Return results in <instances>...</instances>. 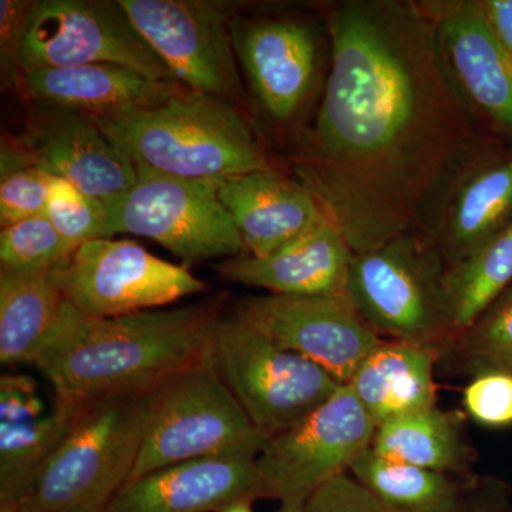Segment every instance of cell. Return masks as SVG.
<instances>
[{
  "label": "cell",
  "mask_w": 512,
  "mask_h": 512,
  "mask_svg": "<svg viewBox=\"0 0 512 512\" xmlns=\"http://www.w3.org/2000/svg\"><path fill=\"white\" fill-rule=\"evenodd\" d=\"M328 29L332 67L296 181L363 254L423 232L477 137L419 3L349 0Z\"/></svg>",
  "instance_id": "6da1fadb"
},
{
  "label": "cell",
  "mask_w": 512,
  "mask_h": 512,
  "mask_svg": "<svg viewBox=\"0 0 512 512\" xmlns=\"http://www.w3.org/2000/svg\"><path fill=\"white\" fill-rule=\"evenodd\" d=\"M221 318L218 302L94 318L66 301L33 366L73 402L150 392L210 359Z\"/></svg>",
  "instance_id": "7a4b0ae2"
},
{
  "label": "cell",
  "mask_w": 512,
  "mask_h": 512,
  "mask_svg": "<svg viewBox=\"0 0 512 512\" xmlns=\"http://www.w3.org/2000/svg\"><path fill=\"white\" fill-rule=\"evenodd\" d=\"M136 167L185 180L272 168L234 104L185 89L151 109L96 121Z\"/></svg>",
  "instance_id": "3957f363"
},
{
  "label": "cell",
  "mask_w": 512,
  "mask_h": 512,
  "mask_svg": "<svg viewBox=\"0 0 512 512\" xmlns=\"http://www.w3.org/2000/svg\"><path fill=\"white\" fill-rule=\"evenodd\" d=\"M150 392L83 404L22 503L0 512H100L127 484L150 413Z\"/></svg>",
  "instance_id": "277c9868"
},
{
  "label": "cell",
  "mask_w": 512,
  "mask_h": 512,
  "mask_svg": "<svg viewBox=\"0 0 512 512\" xmlns=\"http://www.w3.org/2000/svg\"><path fill=\"white\" fill-rule=\"evenodd\" d=\"M266 444L211 356L151 390L146 433L127 483L198 458L258 457Z\"/></svg>",
  "instance_id": "5b68a950"
},
{
  "label": "cell",
  "mask_w": 512,
  "mask_h": 512,
  "mask_svg": "<svg viewBox=\"0 0 512 512\" xmlns=\"http://www.w3.org/2000/svg\"><path fill=\"white\" fill-rule=\"evenodd\" d=\"M443 256L424 232L353 255L345 299L377 335L430 346L451 330Z\"/></svg>",
  "instance_id": "8992f818"
},
{
  "label": "cell",
  "mask_w": 512,
  "mask_h": 512,
  "mask_svg": "<svg viewBox=\"0 0 512 512\" xmlns=\"http://www.w3.org/2000/svg\"><path fill=\"white\" fill-rule=\"evenodd\" d=\"M211 356L218 375L268 440L315 412L342 386L325 369L276 345L237 313L222 315Z\"/></svg>",
  "instance_id": "52a82bcc"
},
{
  "label": "cell",
  "mask_w": 512,
  "mask_h": 512,
  "mask_svg": "<svg viewBox=\"0 0 512 512\" xmlns=\"http://www.w3.org/2000/svg\"><path fill=\"white\" fill-rule=\"evenodd\" d=\"M12 56L22 73L117 64L160 82H177L131 25L119 2L39 0L23 13Z\"/></svg>",
  "instance_id": "ba28073f"
},
{
  "label": "cell",
  "mask_w": 512,
  "mask_h": 512,
  "mask_svg": "<svg viewBox=\"0 0 512 512\" xmlns=\"http://www.w3.org/2000/svg\"><path fill=\"white\" fill-rule=\"evenodd\" d=\"M137 181L109 208L111 237L153 239L185 262L245 251L244 239L220 200L221 180H185L137 167Z\"/></svg>",
  "instance_id": "9c48e42d"
},
{
  "label": "cell",
  "mask_w": 512,
  "mask_h": 512,
  "mask_svg": "<svg viewBox=\"0 0 512 512\" xmlns=\"http://www.w3.org/2000/svg\"><path fill=\"white\" fill-rule=\"evenodd\" d=\"M376 426L362 404L342 384L330 399L256 457L262 498L278 500L282 511H305L316 491L346 473L372 446Z\"/></svg>",
  "instance_id": "30bf717a"
},
{
  "label": "cell",
  "mask_w": 512,
  "mask_h": 512,
  "mask_svg": "<svg viewBox=\"0 0 512 512\" xmlns=\"http://www.w3.org/2000/svg\"><path fill=\"white\" fill-rule=\"evenodd\" d=\"M64 298L94 318L154 311L204 292L207 285L184 266L157 258L127 239H96L56 269Z\"/></svg>",
  "instance_id": "8fae6325"
},
{
  "label": "cell",
  "mask_w": 512,
  "mask_h": 512,
  "mask_svg": "<svg viewBox=\"0 0 512 512\" xmlns=\"http://www.w3.org/2000/svg\"><path fill=\"white\" fill-rule=\"evenodd\" d=\"M119 5L178 83L231 104L241 100L231 20L222 3L119 0Z\"/></svg>",
  "instance_id": "7c38bea8"
},
{
  "label": "cell",
  "mask_w": 512,
  "mask_h": 512,
  "mask_svg": "<svg viewBox=\"0 0 512 512\" xmlns=\"http://www.w3.org/2000/svg\"><path fill=\"white\" fill-rule=\"evenodd\" d=\"M237 315L276 345L325 369L340 384H348L382 343L345 296H261L241 303Z\"/></svg>",
  "instance_id": "4fadbf2b"
},
{
  "label": "cell",
  "mask_w": 512,
  "mask_h": 512,
  "mask_svg": "<svg viewBox=\"0 0 512 512\" xmlns=\"http://www.w3.org/2000/svg\"><path fill=\"white\" fill-rule=\"evenodd\" d=\"M512 222V156L474 141L441 185L423 232L456 265Z\"/></svg>",
  "instance_id": "5bb4252c"
},
{
  "label": "cell",
  "mask_w": 512,
  "mask_h": 512,
  "mask_svg": "<svg viewBox=\"0 0 512 512\" xmlns=\"http://www.w3.org/2000/svg\"><path fill=\"white\" fill-rule=\"evenodd\" d=\"M417 3L468 113L512 136V63L488 28L477 0Z\"/></svg>",
  "instance_id": "9a60e30c"
},
{
  "label": "cell",
  "mask_w": 512,
  "mask_h": 512,
  "mask_svg": "<svg viewBox=\"0 0 512 512\" xmlns=\"http://www.w3.org/2000/svg\"><path fill=\"white\" fill-rule=\"evenodd\" d=\"M29 160L110 208L136 184L137 167L96 121L45 109L20 138Z\"/></svg>",
  "instance_id": "2e32d148"
},
{
  "label": "cell",
  "mask_w": 512,
  "mask_h": 512,
  "mask_svg": "<svg viewBox=\"0 0 512 512\" xmlns=\"http://www.w3.org/2000/svg\"><path fill=\"white\" fill-rule=\"evenodd\" d=\"M232 42L256 99L285 123L302 109L318 73L319 42L301 20L231 22Z\"/></svg>",
  "instance_id": "e0dca14e"
},
{
  "label": "cell",
  "mask_w": 512,
  "mask_h": 512,
  "mask_svg": "<svg viewBox=\"0 0 512 512\" xmlns=\"http://www.w3.org/2000/svg\"><path fill=\"white\" fill-rule=\"evenodd\" d=\"M256 498H262L256 457H208L130 481L100 512H221Z\"/></svg>",
  "instance_id": "ac0fdd59"
},
{
  "label": "cell",
  "mask_w": 512,
  "mask_h": 512,
  "mask_svg": "<svg viewBox=\"0 0 512 512\" xmlns=\"http://www.w3.org/2000/svg\"><path fill=\"white\" fill-rule=\"evenodd\" d=\"M23 84L45 109L79 114L93 121L121 119L164 103L185 87L160 82L117 64L37 69Z\"/></svg>",
  "instance_id": "d6986e66"
},
{
  "label": "cell",
  "mask_w": 512,
  "mask_h": 512,
  "mask_svg": "<svg viewBox=\"0 0 512 512\" xmlns=\"http://www.w3.org/2000/svg\"><path fill=\"white\" fill-rule=\"evenodd\" d=\"M353 252L328 220L272 254L237 255L215 266L225 281L272 295L343 296Z\"/></svg>",
  "instance_id": "ffe728a7"
},
{
  "label": "cell",
  "mask_w": 512,
  "mask_h": 512,
  "mask_svg": "<svg viewBox=\"0 0 512 512\" xmlns=\"http://www.w3.org/2000/svg\"><path fill=\"white\" fill-rule=\"evenodd\" d=\"M218 194L249 255L272 254L326 221L311 192L272 168L225 178Z\"/></svg>",
  "instance_id": "44dd1931"
},
{
  "label": "cell",
  "mask_w": 512,
  "mask_h": 512,
  "mask_svg": "<svg viewBox=\"0 0 512 512\" xmlns=\"http://www.w3.org/2000/svg\"><path fill=\"white\" fill-rule=\"evenodd\" d=\"M430 346L382 340L363 360L350 387L377 427L436 406Z\"/></svg>",
  "instance_id": "7402d4cb"
},
{
  "label": "cell",
  "mask_w": 512,
  "mask_h": 512,
  "mask_svg": "<svg viewBox=\"0 0 512 512\" xmlns=\"http://www.w3.org/2000/svg\"><path fill=\"white\" fill-rule=\"evenodd\" d=\"M66 305L55 271L0 268V363L33 365Z\"/></svg>",
  "instance_id": "603a6c76"
},
{
  "label": "cell",
  "mask_w": 512,
  "mask_h": 512,
  "mask_svg": "<svg viewBox=\"0 0 512 512\" xmlns=\"http://www.w3.org/2000/svg\"><path fill=\"white\" fill-rule=\"evenodd\" d=\"M84 403L55 394L52 407L43 416L0 421V510L22 503Z\"/></svg>",
  "instance_id": "cb8c5ba5"
},
{
  "label": "cell",
  "mask_w": 512,
  "mask_h": 512,
  "mask_svg": "<svg viewBox=\"0 0 512 512\" xmlns=\"http://www.w3.org/2000/svg\"><path fill=\"white\" fill-rule=\"evenodd\" d=\"M512 284V222L444 276L451 330L467 332Z\"/></svg>",
  "instance_id": "d4e9b609"
},
{
  "label": "cell",
  "mask_w": 512,
  "mask_h": 512,
  "mask_svg": "<svg viewBox=\"0 0 512 512\" xmlns=\"http://www.w3.org/2000/svg\"><path fill=\"white\" fill-rule=\"evenodd\" d=\"M353 478L394 512H461L457 488L444 473L363 451L349 468Z\"/></svg>",
  "instance_id": "484cf974"
},
{
  "label": "cell",
  "mask_w": 512,
  "mask_h": 512,
  "mask_svg": "<svg viewBox=\"0 0 512 512\" xmlns=\"http://www.w3.org/2000/svg\"><path fill=\"white\" fill-rule=\"evenodd\" d=\"M370 447L389 460L439 473L454 470L463 458L456 426L436 406L377 427Z\"/></svg>",
  "instance_id": "4316f807"
},
{
  "label": "cell",
  "mask_w": 512,
  "mask_h": 512,
  "mask_svg": "<svg viewBox=\"0 0 512 512\" xmlns=\"http://www.w3.org/2000/svg\"><path fill=\"white\" fill-rule=\"evenodd\" d=\"M77 248L46 214L8 225L0 234L2 268L13 271H55L70 261Z\"/></svg>",
  "instance_id": "83f0119b"
},
{
  "label": "cell",
  "mask_w": 512,
  "mask_h": 512,
  "mask_svg": "<svg viewBox=\"0 0 512 512\" xmlns=\"http://www.w3.org/2000/svg\"><path fill=\"white\" fill-rule=\"evenodd\" d=\"M0 222L2 228L43 215L55 177L29 160L18 144H2Z\"/></svg>",
  "instance_id": "f1b7e54d"
},
{
  "label": "cell",
  "mask_w": 512,
  "mask_h": 512,
  "mask_svg": "<svg viewBox=\"0 0 512 512\" xmlns=\"http://www.w3.org/2000/svg\"><path fill=\"white\" fill-rule=\"evenodd\" d=\"M45 214L57 231L77 247L111 238L109 208L63 178L53 180Z\"/></svg>",
  "instance_id": "f546056e"
},
{
  "label": "cell",
  "mask_w": 512,
  "mask_h": 512,
  "mask_svg": "<svg viewBox=\"0 0 512 512\" xmlns=\"http://www.w3.org/2000/svg\"><path fill=\"white\" fill-rule=\"evenodd\" d=\"M466 333L478 366L512 376V284Z\"/></svg>",
  "instance_id": "4dcf8cb0"
},
{
  "label": "cell",
  "mask_w": 512,
  "mask_h": 512,
  "mask_svg": "<svg viewBox=\"0 0 512 512\" xmlns=\"http://www.w3.org/2000/svg\"><path fill=\"white\" fill-rule=\"evenodd\" d=\"M464 406L478 423L488 427L512 424V376L497 370H485L468 384Z\"/></svg>",
  "instance_id": "1f68e13d"
},
{
  "label": "cell",
  "mask_w": 512,
  "mask_h": 512,
  "mask_svg": "<svg viewBox=\"0 0 512 512\" xmlns=\"http://www.w3.org/2000/svg\"><path fill=\"white\" fill-rule=\"evenodd\" d=\"M305 512H394L348 474L332 478L312 495Z\"/></svg>",
  "instance_id": "d6a6232c"
},
{
  "label": "cell",
  "mask_w": 512,
  "mask_h": 512,
  "mask_svg": "<svg viewBox=\"0 0 512 512\" xmlns=\"http://www.w3.org/2000/svg\"><path fill=\"white\" fill-rule=\"evenodd\" d=\"M49 409L32 376L8 372L0 377V421L35 419Z\"/></svg>",
  "instance_id": "836d02e7"
},
{
  "label": "cell",
  "mask_w": 512,
  "mask_h": 512,
  "mask_svg": "<svg viewBox=\"0 0 512 512\" xmlns=\"http://www.w3.org/2000/svg\"><path fill=\"white\" fill-rule=\"evenodd\" d=\"M488 28L512 63V0H477Z\"/></svg>",
  "instance_id": "e575fe53"
},
{
  "label": "cell",
  "mask_w": 512,
  "mask_h": 512,
  "mask_svg": "<svg viewBox=\"0 0 512 512\" xmlns=\"http://www.w3.org/2000/svg\"><path fill=\"white\" fill-rule=\"evenodd\" d=\"M221 512H254L252 511V501L242 500L238 501V503H234L229 505V507L225 508Z\"/></svg>",
  "instance_id": "d590c367"
},
{
  "label": "cell",
  "mask_w": 512,
  "mask_h": 512,
  "mask_svg": "<svg viewBox=\"0 0 512 512\" xmlns=\"http://www.w3.org/2000/svg\"><path fill=\"white\" fill-rule=\"evenodd\" d=\"M282 512H305V511H282Z\"/></svg>",
  "instance_id": "8d00e7d4"
}]
</instances>
